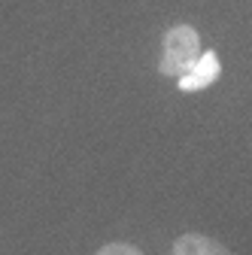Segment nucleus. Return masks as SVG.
<instances>
[{
	"mask_svg": "<svg viewBox=\"0 0 252 255\" xmlns=\"http://www.w3.org/2000/svg\"><path fill=\"white\" fill-rule=\"evenodd\" d=\"M219 73H222V64H219L216 52H201V58L176 79V85H179L182 91H201V88L213 85Z\"/></svg>",
	"mask_w": 252,
	"mask_h": 255,
	"instance_id": "nucleus-2",
	"label": "nucleus"
},
{
	"mask_svg": "<svg viewBox=\"0 0 252 255\" xmlns=\"http://www.w3.org/2000/svg\"><path fill=\"white\" fill-rule=\"evenodd\" d=\"M173 255H231L222 243H216L213 237L204 234H182L173 243Z\"/></svg>",
	"mask_w": 252,
	"mask_h": 255,
	"instance_id": "nucleus-3",
	"label": "nucleus"
},
{
	"mask_svg": "<svg viewBox=\"0 0 252 255\" xmlns=\"http://www.w3.org/2000/svg\"><path fill=\"white\" fill-rule=\"evenodd\" d=\"M94 255H143L137 246H131V243H107V246H101Z\"/></svg>",
	"mask_w": 252,
	"mask_h": 255,
	"instance_id": "nucleus-4",
	"label": "nucleus"
},
{
	"mask_svg": "<svg viewBox=\"0 0 252 255\" xmlns=\"http://www.w3.org/2000/svg\"><path fill=\"white\" fill-rule=\"evenodd\" d=\"M198 58H201V34H198V30L192 24H173V27H167L164 46H161V64H158L161 76L179 79Z\"/></svg>",
	"mask_w": 252,
	"mask_h": 255,
	"instance_id": "nucleus-1",
	"label": "nucleus"
}]
</instances>
